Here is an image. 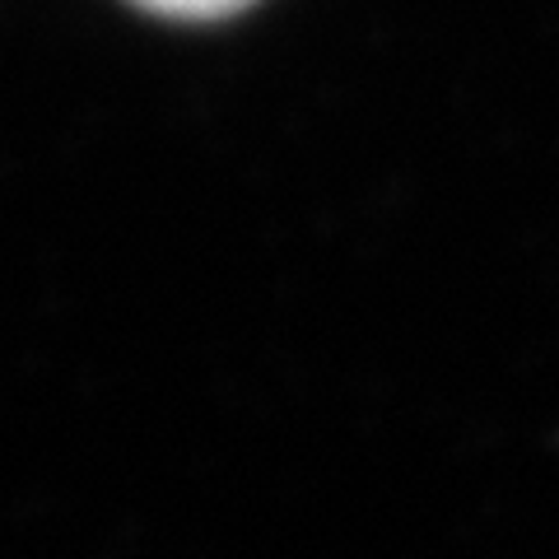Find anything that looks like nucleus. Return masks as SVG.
Instances as JSON below:
<instances>
[{"instance_id": "f257e3e1", "label": "nucleus", "mask_w": 559, "mask_h": 559, "mask_svg": "<svg viewBox=\"0 0 559 559\" xmlns=\"http://www.w3.org/2000/svg\"><path fill=\"white\" fill-rule=\"evenodd\" d=\"M135 5L168 14V20H224V14L252 5V0H135Z\"/></svg>"}]
</instances>
